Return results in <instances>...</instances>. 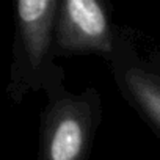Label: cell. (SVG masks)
<instances>
[{
    "mask_svg": "<svg viewBox=\"0 0 160 160\" xmlns=\"http://www.w3.org/2000/svg\"><path fill=\"white\" fill-rule=\"evenodd\" d=\"M38 160H90L102 122V98L94 87L68 90L64 71L46 87Z\"/></svg>",
    "mask_w": 160,
    "mask_h": 160,
    "instance_id": "6da1fadb",
    "label": "cell"
},
{
    "mask_svg": "<svg viewBox=\"0 0 160 160\" xmlns=\"http://www.w3.org/2000/svg\"><path fill=\"white\" fill-rule=\"evenodd\" d=\"M60 0H21L14 13V41L8 99L21 104L25 96L44 91L63 71L55 63V21Z\"/></svg>",
    "mask_w": 160,
    "mask_h": 160,
    "instance_id": "7a4b0ae2",
    "label": "cell"
},
{
    "mask_svg": "<svg viewBox=\"0 0 160 160\" xmlns=\"http://www.w3.org/2000/svg\"><path fill=\"white\" fill-rule=\"evenodd\" d=\"M108 66L124 102L160 140V41L118 25Z\"/></svg>",
    "mask_w": 160,
    "mask_h": 160,
    "instance_id": "3957f363",
    "label": "cell"
},
{
    "mask_svg": "<svg viewBox=\"0 0 160 160\" xmlns=\"http://www.w3.org/2000/svg\"><path fill=\"white\" fill-rule=\"evenodd\" d=\"M118 25L104 0H60L55 21L57 57L96 55L107 64L115 52Z\"/></svg>",
    "mask_w": 160,
    "mask_h": 160,
    "instance_id": "277c9868",
    "label": "cell"
}]
</instances>
